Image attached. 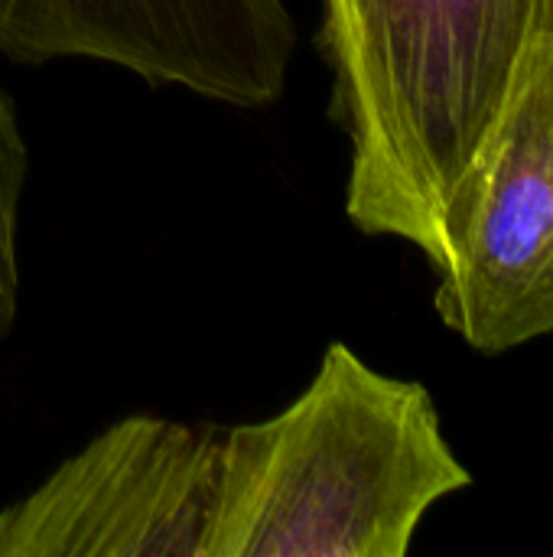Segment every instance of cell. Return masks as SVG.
<instances>
[{
  "instance_id": "6da1fadb",
  "label": "cell",
  "mask_w": 553,
  "mask_h": 557,
  "mask_svg": "<svg viewBox=\"0 0 553 557\" xmlns=\"http://www.w3.org/2000/svg\"><path fill=\"white\" fill-rule=\"evenodd\" d=\"M469 483L430 392L332 343L287 411L225 431L205 557H404Z\"/></svg>"
},
{
  "instance_id": "7a4b0ae2",
  "label": "cell",
  "mask_w": 553,
  "mask_h": 557,
  "mask_svg": "<svg viewBox=\"0 0 553 557\" xmlns=\"http://www.w3.org/2000/svg\"><path fill=\"white\" fill-rule=\"evenodd\" d=\"M553 0H323L345 212L440 258V225Z\"/></svg>"
},
{
  "instance_id": "3957f363",
  "label": "cell",
  "mask_w": 553,
  "mask_h": 557,
  "mask_svg": "<svg viewBox=\"0 0 553 557\" xmlns=\"http://www.w3.org/2000/svg\"><path fill=\"white\" fill-rule=\"evenodd\" d=\"M433 271V307L469 349L553 333V10L450 196Z\"/></svg>"
},
{
  "instance_id": "277c9868",
  "label": "cell",
  "mask_w": 553,
  "mask_h": 557,
  "mask_svg": "<svg viewBox=\"0 0 553 557\" xmlns=\"http://www.w3.org/2000/svg\"><path fill=\"white\" fill-rule=\"evenodd\" d=\"M222 437L124 418L0 512V557H205Z\"/></svg>"
},
{
  "instance_id": "5b68a950",
  "label": "cell",
  "mask_w": 553,
  "mask_h": 557,
  "mask_svg": "<svg viewBox=\"0 0 553 557\" xmlns=\"http://www.w3.org/2000/svg\"><path fill=\"white\" fill-rule=\"evenodd\" d=\"M293 46L284 0H0V52L20 65L95 59L235 108L284 95Z\"/></svg>"
},
{
  "instance_id": "8992f818",
  "label": "cell",
  "mask_w": 553,
  "mask_h": 557,
  "mask_svg": "<svg viewBox=\"0 0 553 557\" xmlns=\"http://www.w3.org/2000/svg\"><path fill=\"white\" fill-rule=\"evenodd\" d=\"M29 176V150L16 124L10 98L0 91V343L10 336L16 320L20 297V268H16V219L20 199Z\"/></svg>"
}]
</instances>
